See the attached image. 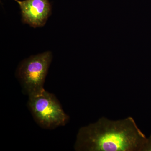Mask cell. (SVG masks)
<instances>
[{
    "label": "cell",
    "mask_w": 151,
    "mask_h": 151,
    "mask_svg": "<svg viewBox=\"0 0 151 151\" xmlns=\"http://www.w3.org/2000/svg\"><path fill=\"white\" fill-rule=\"evenodd\" d=\"M147 139L132 117L118 121L102 117L79 129L74 149L77 151H143Z\"/></svg>",
    "instance_id": "1"
},
{
    "label": "cell",
    "mask_w": 151,
    "mask_h": 151,
    "mask_svg": "<svg viewBox=\"0 0 151 151\" xmlns=\"http://www.w3.org/2000/svg\"><path fill=\"white\" fill-rule=\"evenodd\" d=\"M50 51L32 55L24 59L18 68L17 76L23 91L29 97L42 94L44 84L52 60Z\"/></svg>",
    "instance_id": "2"
},
{
    "label": "cell",
    "mask_w": 151,
    "mask_h": 151,
    "mask_svg": "<svg viewBox=\"0 0 151 151\" xmlns=\"http://www.w3.org/2000/svg\"><path fill=\"white\" fill-rule=\"evenodd\" d=\"M27 105L35 122L43 129H53L65 126L69 121L56 97L45 90L39 95L29 97Z\"/></svg>",
    "instance_id": "3"
},
{
    "label": "cell",
    "mask_w": 151,
    "mask_h": 151,
    "mask_svg": "<svg viewBox=\"0 0 151 151\" xmlns=\"http://www.w3.org/2000/svg\"><path fill=\"white\" fill-rule=\"evenodd\" d=\"M21 9L23 23L32 27H43L52 13L49 0H15Z\"/></svg>",
    "instance_id": "4"
},
{
    "label": "cell",
    "mask_w": 151,
    "mask_h": 151,
    "mask_svg": "<svg viewBox=\"0 0 151 151\" xmlns=\"http://www.w3.org/2000/svg\"><path fill=\"white\" fill-rule=\"evenodd\" d=\"M143 151H151V135L147 139V142L144 147Z\"/></svg>",
    "instance_id": "5"
}]
</instances>
